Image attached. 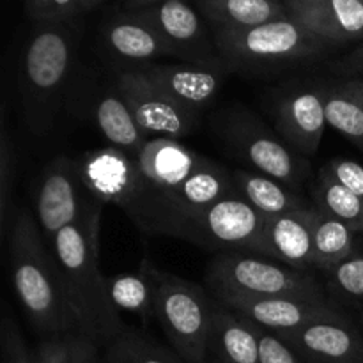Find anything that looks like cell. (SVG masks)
Segmentation results:
<instances>
[{
  "instance_id": "6da1fadb",
  "label": "cell",
  "mask_w": 363,
  "mask_h": 363,
  "mask_svg": "<svg viewBox=\"0 0 363 363\" xmlns=\"http://www.w3.org/2000/svg\"><path fill=\"white\" fill-rule=\"evenodd\" d=\"M101 211L103 204H99L80 222L60 230L52 247L80 332L99 347H106L126 325L110 300L106 277L99 269Z\"/></svg>"
},
{
  "instance_id": "7a4b0ae2",
  "label": "cell",
  "mask_w": 363,
  "mask_h": 363,
  "mask_svg": "<svg viewBox=\"0 0 363 363\" xmlns=\"http://www.w3.org/2000/svg\"><path fill=\"white\" fill-rule=\"evenodd\" d=\"M7 247L13 287L32 326L43 337L80 330L59 262L46 250L41 230L27 208L14 213Z\"/></svg>"
},
{
  "instance_id": "3957f363",
  "label": "cell",
  "mask_w": 363,
  "mask_h": 363,
  "mask_svg": "<svg viewBox=\"0 0 363 363\" xmlns=\"http://www.w3.org/2000/svg\"><path fill=\"white\" fill-rule=\"evenodd\" d=\"M227 73L275 78L328 62L337 52L294 18L240 32H211Z\"/></svg>"
},
{
  "instance_id": "277c9868",
  "label": "cell",
  "mask_w": 363,
  "mask_h": 363,
  "mask_svg": "<svg viewBox=\"0 0 363 363\" xmlns=\"http://www.w3.org/2000/svg\"><path fill=\"white\" fill-rule=\"evenodd\" d=\"M84 21L60 27L35 25L21 60L20 92L23 121L32 135L52 130L84 35Z\"/></svg>"
},
{
  "instance_id": "5b68a950",
  "label": "cell",
  "mask_w": 363,
  "mask_h": 363,
  "mask_svg": "<svg viewBox=\"0 0 363 363\" xmlns=\"http://www.w3.org/2000/svg\"><path fill=\"white\" fill-rule=\"evenodd\" d=\"M77 160L84 186L96 201L117 206L142 233L167 236L169 222L162 199L133 156L108 145Z\"/></svg>"
},
{
  "instance_id": "8992f818",
  "label": "cell",
  "mask_w": 363,
  "mask_h": 363,
  "mask_svg": "<svg viewBox=\"0 0 363 363\" xmlns=\"http://www.w3.org/2000/svg\"><path fill=\"white\" fill-rule=\"evenodd\" d=\"M213 130L227 152L247 163L254 172L280 181L300 194L311 179V160L296 155L248 106L223 108L213 121Z\"/></svg>"
},
{
  "instance_id": "52a82bcc",
  "label": "cell",
  "mask_w": 363,
  "mask_h": 363,
  "mask_svg": "<svg viewBox=\"0 0 363 363\" xmlns=\"http://www.w3.org/2000/svg\"><path fill=\"white\" fill-rule=\"evenodd\" d=\"M206 282L213 294H241L252 298L330 303L326 289L312 272L291 268L273 259L245 252L215 254L206 269Z\"/></svg>"
},
{
  "instance_id": "ba28073f",
  "label": "cell",
  "mask_w": 363,
  "mask_h": 363,
  "mask_svg": "<svg viewBox=\"0 0 363 363\" xmlns=\"http://www.w3.org/2000/svg\"><path fill=\"white\" fill-rule=\"evenodd\" d=\"M140 272L155 287V314L177 357L186 363H208V335L213 319V294L191 280L156 268L149 259Z\"/></svg>"
},
{
  "instance_id": "9c48e42d",
  "label": "cell",
  "mask_w": 363,
  "mask_h": 363,
  "mask_svg": "<svg viewBox=\"0 0 363 363\" xmlns=\"http://www.w3.org/2000/svg\"><path fill=\"white\" fill-rule=\"evenodd\" d=\"M326 82V74L291 77L269 87L261 98L275 133L303 158L318 152L325 133Z\"/></svg>"
},
{
  "instance_id": "30bf717a",
  "label": "cell",
  "mask_w": 363,
  "mask_h": 363,
  "mask_svg": "<svg viewBox=\"0 0 363 363\" xmlns=\"http://www.w3.org/2000/svg\"><path fill=\"white\" fill-rule=\"evenodd\" d=\"M264 222L266 216L236 194L184 218L174 238L197 245L213 255L245 252L266 257L262 245Z\"/></svg>"
},
{
  "instance_id": "8fae6325",
  "label": "cell",
  "mask_w": 363,
  "mask_h": 363,
  "mask_svg": "<svg viewBox=\"0 0 363 363\" xmlns=\"http://www.w3.org/2000/svg\"><path fill=\"white\" fill-rule=\"evenodd\" d=\"M123 7L151 25L170 55L181 59V62L227 73L211 28L197 7L183 0H131Z\"/></svg>"
},
{
  "instance_id": "7c38bea8",
  "label": "cell",
  "mask_w": 363,
  "mask_h": 363,
  "mask_svg": "<svg viewBox=\"0 0 363 363\" xmlns=\"http://www.w3.org/2000/svg\"><path fill=\"white\" fill-rule=\"evenodd\" d=\"M99 204L84 186L78 160L57 156L43 169L35 190V213L50 241Z\"/></svg>"
},
{
  "instance_id": "4fadbf2b",
  "label": "cell",
  "mask_w": 363,
  "mask_h": 363,
  "mask_svg": "<svg viewBox=\"0 0 363 363\" xmlns=\"http://www.w3.org/2000/svg\"><path fill=\"white\" fill-rule=\"evenodd\" d=\"M116 80L138 126L147 137L156 135L181 140L201 126V117L174 103L138 71L121 69Z\"/></svg>"
},
{
  "instance_id": "5bb4252c",
  "label": "cell",
  "mask_w": 363,
  "mask_h": 363,
  "mask_svg": "<svg viewBox=\"0 0 363 363\" xmlns=\"http://www.w3.org/2000/svg\"><path fill=\"white\" fill-rule=\"evenodd\" d=\"M138 163L145 179L152 184L158 197L162 199L163 208L167 213V236L172 238L176 218H174L172 201L174 194L197 172L201 167L208 163L209 158L191 151L181 140L169 137L149 138L147 144L142 147L137 156H133Z\"/></svg>"
},
{
  "instance_id": "9a60e30c",
  "label": "cell",
  "mask_w": 363,
  "mask_h": 363,
  "mask_svg": "<svg viewBox=\"0 0 363 363\" xmlns=\"http://www.w3.org/2000/svg\"><path fill=\"white\" fill-rule=\"evenodd\" d=\"M279 337L308 363H363V332L347 314L307 323Z\"/></svg>"
},
{
  "instance_id": "2e32d148",
  "label": "cell",
  "mask_w": 363,
  "mask_h": 363,
  "mask_svg": "<svg viewBox=\"0 0 363 363\" xmlns=\"http://www.w3.org/2000/svg\"><path fill=\"white\" fill-rule=\"evenodd\" d=\"M99 45L110 60L123 64V69L172 57L155 28L123 6L99 25Z\"/></svg>"
},
{
  "instance_id": "e0dca14e",
  "label": "cell",
  "mask_w": 363,
  "mask_h": 363,
  "mask_svg": "<svg viewBox=\"0 0 363 363\" xmlns=\"http://www.w3.org/2000/svg\"><path fill=\"white\" fill-rule=\"evenodd\" d=\"M169 96L174 103L201 117L211 106L222 87L223 74L194 64H144L131 67Z\"/></svg>"
},
{
  "instance_id": "ac0fdd59",
  "label": "cell",
  "mask_w": 363,
  "mask_h": 363,
  "mask_svg": "<svg viewBox=\"0 0 363 363\" xmlns=\"http://www.w3.org/2000/svg\"><path fill=\"white\" fill-rule=\"evenodd\" d=\"M289 16L335 50L363 43V0H287Z\"/></svg>"
},
{
  "instance_id": "d6986e66",
  "label": "cell",
  "mask_w": 363,
  "mask_h": 363,
  "mask_svg": "<svg viewBox=\"0 0 363 363\" xmlns=\"http://www.w3.org/2000/svg\"><path fill=\"white\" fill-rule=\"evenodd\" d=\"M233 311L240 312L261 328L272 333H284L307 323L346 314L332 303L291 300V298H252L241 294H213Z\"/></svg>"
},
{
  "instance_id": "ffe728a7",
  "label": "cell",
  "mask_w": 363,
  "mask_h": 363,
  "mask_svg": "<svg viewBox=\"0 0 363 363\" xmlns=\"http://www.w3.org/2000/svg\"><path fill=\"white\" fill-rule=\"evenodd\" d=\"M261 363L257 325L213 296L208 363Z\"/></svg>"
},
{
  "instance_id": "44dd1931",
  "label": "cell",
  "mask_w": 363,
  "mask_h": 363,
  "mask_svg": "<svg viewBox=\"0 0 363 363\" xmlns=\"http://www.w3.org/2000/svg\"><path fill=\"white\" fill-rule=\"evenodd\" d=\"M312 211L314 206L301 211L266 218L262 233L266 257L291 268L311 272L314 268Z\"/></svg>"
},
{
  "instance_id": "7402d4cb",
  "label": "cell",
  "mask_w": 363,
  "mask_h": 363,
  "mask_svg": "<svg viewBox=\"0 0 363 363\" xmlns=\"http://www.w3.org/2000/svg\"><path fill=\"white\" fill-rule=\"evenodd\" d=\"M92 119L103 137L108 140L110 147L119 149L126 155L137 156L149 142V137L138 126L126 99L121 94L117 80L106 85L94 99Z\"/></svg>"
},
{
  "instance_id": "603a6c76",
  "label": "cell",
  "mask_w": 363,
  "mask_h": 363,
  "mask_svg": "<svg viewBox=\"0 0 363 363\" xmlns=\"http://www.w3.org/2000/svg\"><path fill=\"white\" fill-rule=\"evenodd\" d=\"M197 11L211 32H240L289 16L286 2L275 0H199Z\"/></svg>"
},
{
  "instance_id": "cb8c5ba5",
  "label": "cell",
  "mask_w": 363,
  "mask_h": 363,
  "mask_svg": "<svg viewBox=\"0 0 363 363\" xmlns=\"http://www.w3.org/2000/svg\"><path fill=\"white\" fill-rule=\"evenodd\" d=\"M233 179L238 195L266 218L301 211L314 206L300 191L291 190L280 181L254 170L234 169Z\"/></svg>"
},
{
  "instance_id": "d4e9b609",
  "label": "cell",
  "mask_w": 363,
  "mask_h": 363,
  "mask_svg": "<svg viewBox=\"0 0 363 363\" xmlns=\"http://www.w3.org/2000/svg\"><path fill=\"white\" fill-rule=\"evenodd\" d=\"M328 77V74H326ZM326 124L363 151V80L328 77L325 96Z\"/></svg>"
},
{
  "instance_id": "484cf974",
  "label": "cell",
  "mask_w": 363,
  "mask_h": 363,
  "mask_svg": "<svg viewBox=\"0 0 363 363\" xmlns=\"http://www.w3.org/2000/svg\"><path fill=\"white\" fill-rule=\"evenodd\" d=\"M312 234H314V268L328 272L346 259L360 254V241L351 227L332 216L325 215L314 206L312 211Z\"/></svg>"
},
{
  "instance_id": "4316f807",
  "label": "cell",
  "mask_w": 363,
  "mask_h": 363,
  "mask_svg": "<svg viewBox=\"0 0 363 363\" xmlns=\"http://www.w3.org/2000/svg\"><path fill=\"white\" fill-rule=\"evenodd\" d=\"M312 204L363 236V202L337 183L325 169L319 170L312 184Z\"/></svg>"
},
{
  "instance_id": "83f0119b",
  "label": "cell",
  "mask_w": 363,
  "mask_h": 363,
  "mask_svg": "<svg viewBox=\"0 0 363 363\" xmlns=\"http://www.w3.org/2000/svg\"><path fill=\"white\" fill-rule=\"evenodd\" d=\"M323 286L335 308L363 312V252L325 272Z\"/></svg>"
},
{
  "instance_id": "f1b7e54d",
  "label": "cell",
  "mask_w": 363,
  "mask_h": 363,
  "mask_svg": "<svg viewBox=\"0 0 363 363\" xmlns=\"http://www.w3.org/2000/svg\"><path fill=\"white\" fill-rule=\"evenodd\" d=\"M103 363H183L137 328H128L105 347Z\"/></svg>"
},
{
  "instance_id": "f546056e",
  "label": "cell",
  "mask_w": 363,
  "mask_h": 363,
  "mask_svg": "<svg viewBox=\"0 0 363 363\" xmlns=\"http://www.w3.org/2000/svg\"><path fill=\"white\" fill-rule=\"evenodd\" d=\"M108 294L117 311H128L138 315L144 325L151 319H156L155 314V287L149 277L138 269L137 275H117L106 279Z\"/></svg>"
},
{
  "instance_id": "4dcf8cb0",
  "label": "cell",
  "mask_w": 363,
  "mask_h": 363,
  "mask_svg": "<svg viewBox=\"0 0 363 363\" xmlns=\"http://www.w3.org/2000/svg\"><path fill=\"white\" fill-rule=\"evenodd\" d=\"M99 346L80 330L43 337L34 351V363H98Z\"/></svg>"
},
{
  "instance_id": "1f68e13d",
  "label": "cell",
  "mask_w": 363,
  "mask_h": 363,
  "mask_svg": "<svg viewBox=\"0 0 363 363\" xmlns=\"http://www.w3.org/2000/svg\"><path fill=\"white\" fill-rule=\"evenodd\" d=\"M103 6V0H30L23 4V13L35 25L60 27L84 21Z\"/></svg>"
},
{
  "instance_id": "d6a6232c",
  "label": "cell",
  "mask_w": 363,
  "mask_h": 363,
  "mask_svg": "<svg viewBox=\"0 0 363 363\" xmlns=\"http://www.w3.org/2000/svg\"><path fill=\"white\" fill-rule=\"evenodd\" d=\"M14 179H16V147L11 138L6 117L0 126V234L7 241L14 218Z\"/></svg>"
},
{
  "instance_id": "836d02e7",
  "label": "cell",
  "mask_w": 363,
  "mask_h": 363,
  "mask_svg": "<svg viewBox=\"0 0 363 363\" xmlns=\"http://www.w3.org/2000/svg\"><path fill=\"white\" fill-rule=\"evenodd\" d=\"M0 344L4 363H34V353L28 350L16 321L6 312L0 323Z\"/></svg>"
},
{
  "instance_id": "e575fe53",
  "label": "cell",
  "mask_w": 363,
  "mask_h": 363,
  "mask_svg": "<svg viewBox=\"0 0 363 363\" xmlns=\"http://www.w3.org/2000/svg\"><path fill=\"white\" fill-rule=\"evenodd\" d=\"M323 169L363 202V165L350 158H333Z\"/></svg>"
},
{
  "instance_id": "d590c367",
  "label": "cell",
  "mask_w": 363,
  "mask_h": 363,
  "mask_svg": "<svg viewBox=\"0 0 363 363\" xmlns=\"http://www.w3.org/2000/svg\"><path fill=\"white\" fill-rule=\"evenodd\" d=\"M257 333L261 344V363H308L275 333L261 326H257Z\"/></svg>"
},
{
  "instance_id": "8d00e7d4",
  "label": "cell",
  "mask_w": 363,
  "mask_h": 363,
  "mask_svg": "<svg viewBox=\"0 0 363 363\" xmlns=\"http://www.w3.org/2000/svg\"><path fill=\"white\" fill-rule=\"evenodd\" d=\"M323 69L333 78H362L363 80V43L347 53L333 57L323 64Z\"/></svg>"
},
{
  "instance_id": "74e56055",
  "label": "cell",
  "mask_w": 363,
  "mask_h": 363,
  "mask_svg": "<svg viewBox=\"0 0 363 363\" xmlns=\"http://www.w3.org/2000/svg\"><path fill=\"white\" fill-rule=\"evenodd\" d=\"M360 328H362V332H363V312H360Z\"/></svg>"
},
{
  "instance_id": "f35d334b",
  "label": "cell",
  "mask_w": 363,
  "mask_h": 363,
  "mask_svg": "<svg viewBox=\"0 0 363 363\" xmlns=\"http://www.w3.org/2000/svg\"><path fill=\"white\" fill-rule=\"evenodd\" d=\"M209 363H216V362H209Z\"/></svg>"
},
{
  "instance_id": "ab89813d",
  "label": "cell",
  "mask_w": 363,
  "mask_h": 363,
  "mask_svg": "<svg viewBox=\"0 0 363 363\" xmlns=\"http://www.w3.org/2000/svg\"><path fill=\"white\" fill-rule=\"evenodd\" d=\"M98 363H103V362H101V360H99V362H98Z\"/></svg>"
}]
</instances>
